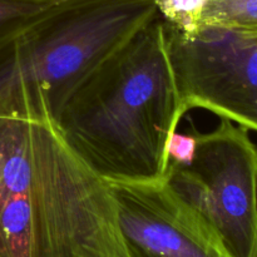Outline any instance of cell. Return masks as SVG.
<instances>
[{"label": "cell", "instance_id": "6da1fadb", "mask_svg": "<svg viewBox=\"0 0 257 257\" xmlns=\"http://www.w3.org/2000/svg\"><path fill=\"white\" fill-rule=\"evenodd\" d=\"M182 117L165 20L157 15L80 82L55 123L105 182H161L168 140Z\"/></svg>", "mask_w": 257, "mask_h": 257}, {"label": "cell", "instance_id": "7a4b0ae2", "mask_svg": "<svg viewBox=\"0 0 257 257\" xmlns=\"http://www.w3.org/2000/svg\"><path fill=\"white\" fill-rule=\"evenodd\" d=\"M8 192L24 202L33 257H128L109 186L49 118L0 113V196Z\"/></svg>", "mask_w": 257, "mask_h": 257}, {"label": "cell", "instance_id": "3957f363", "mask_svg": "<svg viewBox=\"0 0 257 257\" xmlns=\"http://www.w3.org/2000/svg\"><path fill=\"white\" fill-rule=\"evenodd\" d=\"M158 14L156 0H63L0 39V113L57 122L83 79Z\"/></svg>", "mask_w": 257, "mask_h": 257}, {"label": "cell", "instance_id": "277c9868", "mask_svg": "<svg viewBox=\"0 0 257 257\" xmlns=\"http://www.w3.org/2000/svg\"><path fill=\"white\" fill-rule=\"evenodd\" d=\"M192 131V161L188 165L168 163L165 182L197 213L226 257H253L257 146L248 130L225 118L211 132Z\"/></svg>", "mask_w": 257, "mask_h": 257}, {"label": "cell", "instance_id": "5b68a950", "mask_svg": "<svg viewBox=\"0 0 257 257\" xmlns=\"http://www.w3.org/2000/svg\"><path fill=\"white\" fill-rule=\"evenodd\" d=\"M183 115L201 108L257 132V28L201 25L186 35L166 24Z\"/></svg>", "mask_w": 257, "mask_h": 257}, {"label": "cell", "instance_id": "8992f818", "mask_svg": "<svg viewBox=\"0 0 257 257\" xmlns=\"http://www.w3.org/2000/svg\"><path fill=\"white\" fill-rule=\"evenodd\" d=\"M107 183L128 257H226L197 213L165 181Z\"/></svg>", "mask_w": 257, "mask_h": 257}, {"label": "cell", "instance_id": "52a82bcc", "mask_svg": "<svg viewBox=\"0 0 257 257\" xmlns=\"http://www.w3.org/2000/svg\"><path fill=\"white\" fill-rule=\"evenodd\" d=\"M201 25L257 28V0H208Z\"/></svg>", "mask_w": 257, "mask_h": 257}, {"label": "cell", "instance_id": "ba28073f", "mask_svg": "<svg viewBox=\"0 0 257 257\" xmlns=\"http://www.w3.org/2000/svg\"><path fill=\"white\" fill-rule=\"evenodd\" d=\"M208 0H156L160 17L166 24L186 35L200 30Z\"/></svg>", "mask_w": 257, "mask_h": 257}, {"label": "cell", "instance_id": "9c48e42d", "mask_svg": "<svg viewBox=\"0 0 257 257\" xmlns=\"http://www.w3.org/2000/svg\"><path fill=\"white\" fill-rule=\"evenodd\" d=\"M45 5L17 0H0V39L47 9Z\"/></svg>", "mask_w": 257, "mask_h": 257}, {"label": "cell", "instance_id": "30bf717a", "mask_svg": "<svg viewBox=\"0 0 257 257\" xmlns=\"http://www.w3.org/2000/svg\"><path fill=\"white\" fill-rule=\"evenodd\" d=\"M196 151V136L192 132L190 135L178 133L177 131L171 135L167 143V157L170 162L188 165L192 161Z\"/></svg>", "mask_w": 257, "mask_h": 257}, {"label": "cell", "instance_id": "8fae6325", "mask_svg": "<svg viewBox=\"0 0 257 257\" xmlns=\"http://www.w3.org/2000/svg\"><path fill=\"white\" fill-rule=\"evenodd\" d=\"M17 2L32 3V4L45 5V7H50V5H54V4H57V3L63 2V0H17Z\"/></svg>", "mask_w": 257, "mask_h": 257}, {"label": "cell", "instance_id": "7c38bea8", "mask_svg": "<svg viewBox=\"0 0 257 257\" xmlns=\"http://www.w3.org/2000/svg\"><path fill=\"white\" fill-rule=\"evenodd\" d=\"M253 257H257V246H256V250H255V255H253Z\"/></svg>", "mask_w": 257, "mask_h": 257}]
</instances>
